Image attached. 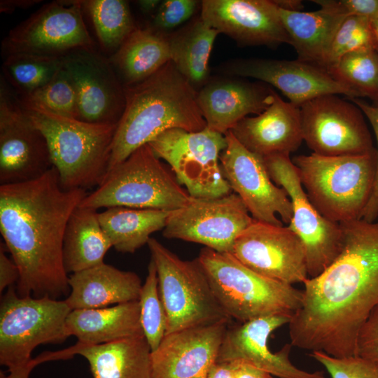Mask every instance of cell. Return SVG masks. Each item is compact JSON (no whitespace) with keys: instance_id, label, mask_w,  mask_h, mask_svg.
<instances>
[{"instance_id":"cell-1","label":"cell","mask_w":378,"mask_h":378,"mask_svg":"<svg viewBox=\"0 0 378 378\" xmlns=\"http://www.w3.org/2000/svg\"><path fill=\"white\" fill-rule=\"evenodd\" d=\"M340 225L341 251L321 274L304 281L288 329L293 346L344 358L355 356L359 331L378 304V221Z\"/></svg>"},{"instance_id":"cell-2","label":"cell","mask_w":378,"mask_h":378,"mask_svg":"<svg viewBox=\"0 0 378 378\" xmlns=\"http://www.w3.org/2000/svg\"><path fill=\"white\" fill-rule=\"evenodd\" d=\"M87 194L85 189H64L54 167L36 179L0 185V232L19 269L20 296L69 295L64 235L70 216Z\"/></svg>"},{"instance_id":"cell-3","label":"cell","mask_w":378,"mask_h":378,"mask_svg":"<svg viewBox=\"0 0 378 378\" xmlns=\"http://www.w3.org/2000/svg\"><path fill=\"white\" fill-rule=\"evenodd\" d=\"M125 106L113 136L108 172L167 130L199 132L206 127L197 90L172 61L146 80L125 87Z\"/></svg>"},{"instance_id":"cell-4","label":"cell","mask_w":378,"mask_h":378,"mask_svg":"<svg viewBox=\"0 0 378 378\" xmlns=\"http://www.w3.org/2000/svg\"><path fill=\"white\" fill-rule=\"evenodd\" d=\"M22 106L46 139L61 186L65 190L98 186L108 172L117 125L93 124Z\"/></svg>"},{"instance_id":"cell-5","label":"cell","mask_w":378,"mask_h":378,"mask_svg":"<svg viewBox=\"0 0 378 378\" xmlns=\"http://www.w3.org/2000/svg\"><path fill=\"white\" fill-rule=\"evenodd\" d=\"M292 161L310 202L323 217L339 224L361 218L373 189L376 149L337 156L312 153Z\"/></svg>"},{"instance_id":"cell-6","label":"cell","mask_w":378,"mask_h":378,"mask_svg":"<svg viewBox=\"0 0 378 378\" xmlns=\"http://www.w3.org/2000/svg\"><path fill=\"white\" fill-rule=\"evenodd\" d=\"M226 314L244 323L272 315L293 316L302 290L251 270L230 253L203 248L197 258Z\"/></svg>"},{"instance_id":"cell-7","label":"cell","mask_w":378,"mask_h":378,"mask_svg":"<svg viewBox=\"0 0 378 378\" xmlns=\"http://www.w3.org/2000/svg\"><path fill=\"white\" fill-rule=\"evenodd\" d=\"M190 196L147 144L110 169L79 206L98 210L112 206L172 211Z\"/></svg>"},{"instance_id":"cell-8","label":"cell","mask_w":378,"mask_h":378,"mask_svg":"<svg viewBox=\"0 0 378 378\" xmlns=\"http://www.w3.org/2000/svg\"><path fill=\"white\" fill-rule=\"evenodd\" d=\"M147 245L167 314L166 335L231 319L219 304L197 258L182 260L153 237Z\"/></svg>"},{"instance_id":"cell-9","label":"cell","mask_w":378,"mask_h":378,"mask_svg":"<svg viewBox=\"0 0 378 378\" xmlns=\"http://www.w3.org/2000/svg\"><path fill=\"white\" fill-rule=\"evenodd\" d=\"M71 311L64 300L22 297L10 286L0 307L1 365L8 370L24 365L38 345L65 341Z\"/></svg>"},{"instance_id":"cell-10","label":"cell","mask_w":378,"mask_h":378,"mask_svg":"<svg viewBox=\"0 0 378 378\" xmlns=\"http://www.w3.org/2000/svg\"><path fill=\"white\" fill-rule=\"evenodd\" d=\"M148 144L168 163L190 196L214 198L232 193L220 164V155L227 146L224 134L207 127L199 132L174 128Z\"/></svg>"},{"instance_id":"cell-11","label":"cell","mask_w":378,"mask_h":378,"mask_svg":"<svg viewBox=\"0 0 378 378\" xmlns=\"http://www.w3.org/2000/svg\"><path fill=\"white\" fill-rule=\"evenodd\" d=\"M83 10L80 0L44 4L9 31L1 42L2 55L62 57L75 50L94 48Z\"/></svg>"},{"instance_id":"cell-12","label":"cell","mask_w":378,"mask_h":378,"mask_svg":"<svg viewBox=\"0 0 378 378\" xmlns=\"http://www.w3.org/2000/svg\"><path fill=\"white\" fill-rule=\"evenodd\" d=\"M263 159L271 179L286 191L291 201L293 216L288 227L303 243L309 277H315L340 253L341 226L323 217L310 202L290 155H275Z\"/></svg>"},{"instance_id":"cell-13","label":"cell","mask_w":378,"mask_h":378,"mask_svg":"<svg viewBox=\"0 0 378 378\" xmlns=\"http://www.w3.org/2000/svg\"><path fill=\"white\" fill-rule=\"evenodd\" d=\"M253 220L234 192L214 198L190 196L184 206L170 211L162 234L231 253L237 236Z\"/></svg>"},{"instance_id":"cell-14","label":"cell","mask_w":378,"mask_h":378,"mask_svg":"<svg viewBox=\"0 0 378 378\" xmlns=\"http://www.w3.org/2000/svg\"><path fill=\"white\" fill-rule=\"evenodd\" d=\"M303 141L312 153L326 156L373 151L363 113L354 103L326 94L300 106Z\"/></svg>"},{"instance_id":"cell-15","label":"cell","mask_w":378,"mask_h":378,"mask_svg":"<svg viewBox=\"0 0 378 378\" xmlns=\"http://www.w3.org/2000/svg\"><path fill=\"white\" fill-rule=\"evenodd\" d=\"M227 146L220 155L224 178L242 200L256 221L283 225L293 216L291 201L286 191L276 185L267 170L263 158L245 148L228 131Z\"/></svg>"},{"instance_id":"cell-16","label":"cell","mask_w":378,"mask_h":378,"mask_svg":"<svg viewBox=\"0 0 378 378\" xmlns=\"http://www.w3.org/2000/svg\"><path fill=\"white\" fill-rule=\"evenodd\" d=\"M48 142L1 80L0 185L36 179L52 167Z\"/></svg>"},{"instance_id":"cell-17","label":"cell","mask_w":378,"mask_h":378,"mask_svg":"<svg viewBox=\"0 0 378 378\" xmlns=\"http://www.w3.org/2000/svg\"><path fill=\"white\" fill-rule=\"evenodd\" d=\"M230 253L254 272L285 284L309 278L303 243L288 226L254 220L237 236Z\"/></svg>"},{"instance_id":"cell-18","label":"cell","mask_w":378,"mask_h":378,"mask_svg":"<svg viewBox=\"0 0 378 378\" xmlns=\"http://www.w3.org/2000/svg\"><path fill=\"white\" fill-rule=\"evenodd\" d=\"M63 68L76 92L78 120L118 125L125 106V88L108 57L94 48L75 50L63 57Z\"/></svg>"},{"instance_id":"cell-19","label":"cell","mask_w":378,"mask_h":378,"mask_svg":"<svg viewBox=\"0 0 378 378\" xmlns=\"http://www.w3.org/2000/svg\"><path fill=\"white\" fill-rule=\"evenodd\" d=\"M222 71L230 76L249 77L279 89L290 102L300 106L317 97L344 94L359 98L353 90L335 79L323 67L296 60L242 59L227 62Z\"/></svg>"},{"instance_id":"cell-20","label":"cell","mask_w":378,"mask_h":378,"mask_svg":"<svg viewBox=\"0 0 378 378\" xmlns=\"http://www.w3.org/2000/svg\"><path fill=\"white\" fill-rule=\"evenodd\" d=\"M231 320L165 335L151 351L152 378H206Z\"/></svg>"},{"instance_id":"cell-21","label":"cell","mask_w":378,"mask_h":378,"mask_svg":"<svg viewBox=\"0 0 378 378\" xmlns=\"http://www.w3.org/2000/svg\"><path fill=\"white\" fill-rule=\"evenodd\" d=\"M200 17L208 26L239 45L290 44L274 1L204 0Z\"/></svg>"},{"instance_id":"cell-22","label":"cell","mask_w":378,"mask_h":378,"mask_svg":"<svg viewBox=\"0 0 378 378\" xmlns=\"http://www.w3.org/2000/svg\"><path fill=\"white\" fill-rule=\"evenodd\" d=\"M291 316L272 315L228 327L220 347L216 363L241 360L262 369L279 378H325L322 371L301 370L289 359L292 348L286 344L279 351L268 346L270 335L289 323Z\"/></svg>"},{"instance_id":"cell-23","label":"cell","mask_w":378,"mask_h":378,"mask_svg":"<svg viewBox=\"0 0 378 378\" xmlns=\"http://www.w3.org/2000/svg\"><path fill=\"white\" fill-rule=\"evenodd\" d=\"M276 92L261 82L235 78L211 80L197 91V104L206 127L225 134L250 114L258 115Z\"/></svg>"},{"instance_id":"cell-24","label":"cell","mask_w":378,"mask_h":378,"mask_svg":"<svg viewBox=\"0 0 378 378\" xmlns=\"http://www.w3.org/2000/svg\"><path fill=\"white\" fill-rule=\"evenodd\" d=\"M230 132L245 148L262 158L290 155L303 141L300 107L276 93L263 112L245 117Z\"/></svg>"},{"instance_id":"cell-25","label":"cell","mask_w":378,"mask_h":378,"mask_svg":"<svg viewBox=\"0 0 378 378\" xmlns=\"http://www.w3.org/2000/svg\"><path fill=\"white\" fill-rule=\"evenodd\" d=\"M64 300L71 310L95 309L139 300L143 284L138 274L102 263L71 274Z\"/></svg>"},{"instance_id":"cell-26","label":"cell","mask_w":378,"mask_h":378,"mask_svg":"<svg viewBox=\"0 0 378 378\" xmlns=\"http://www.w3.org/2000/svg\"><path fill=\"white\" fill-rule=\"evenodd\" d=\"M68 336L86 345L144 336L139 300L113 306L71 310L66 320Z\"/></svg>"},{"instance_id":"cell-27","label":"cell","mask_w":378,"mask_h":378,"mask_svg":"<svg viewBox=\"0 0 378 378\" xmlns=\"http://www.w3.org/2000/svg\"><path fill=\"white\" fill-rule=\"evenodd\" d=\"M89 363L94 378H152L151 349L144 336L113 342L73 346Z\"/></svg>"},{"instance_id":"cell-28","label":"cell","mask_w":378,"mask_h":378,"mask_svg":"<svg viewBox=\"0 0 378 378\" xmlns=\"http://www.w3.org/2000/svg\"><path fill=\"white\" fill-rule=\"evenodd\" d=\"M108 59L124 88L137 84L171 61L167 33L136 27Z\"/></svg>"},{"instance_id":"cell-29","label":"cell","mask_w":378,"mask_h":378,"mask_svg":"<svg viewBox=\"0 0 378 378\" xmlns=\"http://www.w3.org/2000/svg\"><path fill=\"white\" fill-rule=\"evenodd\" d=\"M279 14L298 59L322 67L332 38L346 17L326 8L312 12L279 8Z\"/></svg>"},{"instance_id":"cell-30","label":"cell","mask_w":378,"mask_h":378,"mask_svg":"<svg viewBox=\"0 0 378 378\" xmlns=\"http://www.w3.org/2000/svg\"><path fill=\"white\" fill-rule=\"evenodd\" d=\"M111 247L99 223L97 211L78 206L70 216L64 235L62 260L66 273L104 263Z\"/></svg>"},{"instance_id":"cell-31","label":"cell","mask_w":378,"mask_h":378,"mask_svg":"<svg viewBox=\"0 0 378 378\" xmlns=\"http://www.w3.org/2000/svg\"><path fill=\"white\" fill-rule=\"evenodd\" d=\"M170 211L153 209L112 206L98 213L101 227L112 247L133 253L147 244L150 235L166 225Z\"/></svg>"},{"instance_id":"cell-32","label":"cell","mask_w":378,"mask_h":378,"mask_svg":"<svg viewBox=\"0 0 378 378\" xmlns=\"http://www.w3.org/2000/svg\"><path fill=\"white\" fill-rule=\"evenodd\" d=\"M218 34L200 15L179 30L167 33L171 61L196 90L209 80V59Z\"/></svg>"},{"instance_id":"cell-33","label":"cell","mask_w":378,"mask_h":378,"mask_svg":"<svg viewBox=\"0 0 378 378\" xmlns=\"http://www.w3.org/2000/svg\"><path fill=\"white\" fill-rule=\"evenodd\" d=\"M82 5L90 16L102 49L111 55L136 28L126 1L87 0Z\"/></svg>"},{"instance_id":"cell-34","label":"cell","mask_w":378,"mask_h":378,"mask_svg":"<svg viewBox=\"0 0 378 378\" xmlns=\"http://www.w3.org/2000/svg\"><path fill=\"white\" fill-rule=\"evenodd\" d=\"M62 65L63 57L16 54L5 57L2 72L19 97H22L48 83L62 68Z\"/></svg>"},{"instance_id":"cell-35","label":"cell","mask_w":378,"mask_h":378,"mask_svg":"<svg viewBox=\"0 0 378 378\" xmlns=\"http://www.w3.org/2000/svg\"><path fill=\"white\" fill-rule=\"evenodd\" d=\"M358 95L373 100L378 95V50L369 48L343 55L327 70Z\"/></svg>"},{"instance_id":"cell-36","label":"cell","mask_w":378,"mask_h":378,"mask_svg":"<svg viewBox=\"0 0 378 378\" xmlns=\"http://www.w3.org/2000/svg\"><path fill=\"white\" fill-rule=\"evenodd\" d=\"M18 97L22 106L38 107L63 117L79 119L76 92L63 65L43 87L27 96Z\"/></svg>"},{"instance_id":"cell-37","label":"cell","mask_w":378,"mask_h":378,"mask_svg":"<svg viewBox=\"0 0 378 378\" xmlns=\"http://www.w3.org/2000/svg\"><path fill=\"white\" fill-rule=\"evenodd\" d=\"M139 302L144 335L151 351H153L159 346L166 335L167 317L159 293L156 267L151 258Z\"/></svg>"},{"instance_id":"cell-38","label":"cell","mask_w":378,"mask_h":378,"mask_svg":"<svg viewBox=\"0 0 378 378\" xmlns=\"http://www.w3.org/2000/svg\"><path fill=\"white\" fill-rule=\"evenodd\" d=\"M377 46L372 22L363 17L347 16L332 38L322 67L328 70L346 53Z\"/></svg>"},{"instance_id":"cell-39","label":"cell","mask_w":378,"mask_h":378,"mask_svg":"<svg viewBox=\"0 0 378 378\" xmlns=\"http://www.w3.org/2000/svg\"><path fill=\"white\" fill-rule=\"evenodd\" d=\"M310 356L331 378H378V365L358 356L336 358L321 351H312Z\"/></svg>"},{"instance_id":"cell-40","label":"cell","mask_w":378,"mask_h":378,"mask_svg":"<svg viewBox=\"0 0 378 378\" xmlns=\"http://www.w3.org/2000/svg\"><path fill=\"white\" fill-rule=\"evenodd\" d=\"M198 1L194 0H165L162 1L153 17L151 27L166 32L190 19Z\"/></svg>"},{"instance_id":"cell-41","label":"cell","mask_w":378,"mask_h":378,"mask_svg":"<svg viewBox=\"0 0 378 378\" xmlns=\"http://www.w3.org/2000/svg\"><path fill=\"white\" fill-rule=\"evenodd\" d=\"M378 365V304L362 326L356 344V354Z\"/></svg>"},{"instance_id":"cell-42","label":"cell","mask_w":378,"mask_h":378,"mask_svg":"<svg viewBox=\"0 0 378 378\" xmlns=\"http://www.w3.org/2000/svg\"><path fill=\"white\" fill-rule=\"evenodd\" d=\"M321 8L331 9L345 17L358 16L372 22L378 18V0H314Z\"/></svg>"},{"instance_id":"cell-43","label":"cell","mask_w":378,"mask_h":378,"mask_svg":"<svg viewBox=\"0 0 378 378\" xmlns=\"http://www.w3.org/2000/svg\"><path fill=\"white\" fill-rule=\"evenodd\" d=\"M368 119L374 132L377 143V167L372 192L361 218L369 222L378 220V107L368 104L360 98L350 99Z\"/></svg>"},{"instance_id":"cell-44","label":"cell","mask_w":378,"mask_h":378,"mask_svg":"<svg viewBox=\"0 0 378 378\" xmlns=\"http://www.w3.org/2000/svg\"><path fill=\"white\" fill-rule=\"evenodd\" d=\"M3 244L0 246V291L13 286L18 282L20 276L19 269L13 260H10L5 253Z\"/></svg>"},{"instance_id":"cell-45","label":"cell","mask_w":378,"mask_h":378,"mask_svg":"<svg viewBox=\"0 0 378 378\" xmlns=\"http://www.w3.org/2000/svg\"><path fill=\"white\" fill-rule=\"evenodd\" d=\"M230 363L232 364L235 378H273L270 373L246 362L235 360Z\"/></svg>"},{"instance_id":"cell-46","label":"cell","mask_w":378,"mask_h":378,"mask_svg":"<svg viewBox=\"0 0 378 378\" xmlns=\"http://www.w3.org/2000/svg\"><path fill=\"white\" fill-rule=\"evenodd\" d=\"M206 378H235L232 364L228 363H216Z\"/></svg>"},{"instance_id":"cell-47","label":"cell","mask_w":378,"mask_h":378,"mask_svg":"<svg viewBox=\"0 0 378 378\" xmlns=\"http://www.w3.org/2000/svg\"><path fill=\"white\" fill-rule=\"evenodd\" d=\"M41 1L37 0H3L0 3L1 12L11 13L17 8H27Z\"/></svg>"},{"instance_id":"cell-48","label":"cell","mask_w":378,"mask_h":378,"mask_svg":"<svg viewBox=\"0 0 378 378\" xmlns=\"http://www.w3.org/2000/svg\"><path fill=\"white\" fill-rule=\"evenodd\" d=\"M39 364L36 358H32L31 361L22 366L8 370L6 378H29L32 369Z\"/></svg>"},{"instance_id":"cell-49","label":"cell","mask_w":378,"mask_h":378,"mask_svg":"<svg viewBox=\"0 0 378 378\" xmlns=\"http://www.w3.org/2000/svg\"><path fill=\"white\" fill-rule=\"evenodd\" d=\"M162 1L159 0H140L136 4L142 13L152 14L156 13Z\"/></svg>"},{"instance_id":"cell-50","label":"cell","mask_w":378,"mask_h":378,"mask_svg":"<svg viewBox=\"0 0 378 378\" xmlns=\"http://www.w3.org/2000/svg\"><path fill=\"white\" fill-rule=\"evenodd\" d=\"M274 2L279 8L286 10L302 11L303 8L302 2L298 0H280Z\"/></svg>"},{"instance_id":"cell-51","label":"cell","mask_w":378,"mask_h":378,"mask_svg":"<svg viewBox=\"0 0 378 378\" xmlns=\"http://www.w3.org/2000/svg\"><path fill=\"white\" fill-rule=\"evenodd\" d=\"M372 26L375 38L378 44V18L372 22Z\"/></svg>"},{"instance_id":"cell-52","label":"cell","mask_w":378,"mask_h":378,"mask_svg":"<svg viewBox=\"0 0 378 378\" xmlns=\"http://www.w3.org/2000/svg\"><path fill=\"white\" fill-rule=\"evenodd\" d=\"M377 50H378V44H377ZM371 104L374 106L378 107V95L373 100H372V104Z\"/></svg>"}]
</instances>
